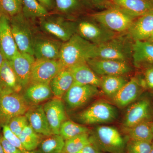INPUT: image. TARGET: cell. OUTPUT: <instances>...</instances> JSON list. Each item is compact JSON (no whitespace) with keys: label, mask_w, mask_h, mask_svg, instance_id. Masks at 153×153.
Returning a JSON list of instances; mask_svg holds the SVG:
<instances>
[{"label":"cell","mask_w":153,"mask_h":153,"mask_svg":"<svg viewBox=\"0 0 153 153\" xmlns=\"http://www.w3.org/2000/svg\"><path fill=\"white\" fill-rule=\"evenodd\" d=\"M97 45L75 34L63 43L59 61L64 68H68L79 63H87L95 57Z\"/></svg>","instance_id":"obj_1"},{"label":"cell","mask_w":153,"mask_h":153,"mask_svg":"<svg viewBox=\"0 0 153 153\" xmlns=\"http://www.w3.org/2000/svg\"><path fill=\"white\" fill-rule=\"evenodd\" d=\"M38 20L44 33L63 43L76 34V22L60 14L50 13Z\"/></svg>","instance_id":"obj_2"},{"label":"cell","mask_w":153,"mask_h":153,"mask_svg":"<svg viewBox=\"0 0 153 153\" xmlns=\"http://www.w3.org/2000/svg\"><path fill=\"white\" fill-rule=\"evenodd\" d=\"M87 16L115 33L127 32L134 20L136 19L113 7L88 13Z\"/></svg>","instance_id":"obj_3"},{"label":"cell","mask_w":153,"mask_h":153,"mask_svg":"<svg viewBox=\"0 0 153 153\" xmlns=\"http://www.w3.org/2000/svg\"><path fill=\"white\" fill-rule=\"evenodd\" d=\"M91 138L92 143L102 152L126 153L125 141L117 129L114 127H97Z\"/></svg>","instance_id":"obj_4"},{"label":"cell","mask_w":153,"mask_h":153,"mask_svg":"<svg viewBox=\"0 0 153 153\" xmlns=\"http://www.w3.org/2000/svg\"><path fill=\"white\" fill-rule=\"evenodd\" d=\"M117 110L114 106L104 101L93 103L76 116L82 125H91L110 123L117 118Z\"/></svg>","instance_id":"obj_5"},{"label":"cell","mask_w":153,"mask_h":153,"mask_svg":"<svg viewBox=\"0 0 153 153\" xmlns=\"http://www.w3.org/2000/svg\"><path fill=\"white\" fill-rule=\"evenodd\" d=\"M132 44L124 37L116 36L97 45L95 58L128 62L132 58Z\"/></svg>","instance_id":"obj_6"},{"label":"cell","mask_w":153,"mask_h":153,"mask_svg":"<svg viewBox=\"0 0 153 153\" xmlns=\"http://www.w3.org/2000/svg\"><path fill=\"white\" fill-rule=\"evenodd\" d=\"M11 30L19 51L33 55L34 34L31 21L22 13L10 19ZM34 56V55H33Z\"/></svg>","instance_id":"obj_7"},{"label":"cell","mask_w":153,"mask_h":153,"mask_svg":"<svg viewBox=\"0 0 153 153\" xmlns=\"http://www.w3.org/2000/svg\"><path fill=\"white\" fill-rule=\"evenodd\" d=\"M30 107L21 92L0 95V126L7 125L16 117L25 114Z\"/></svg>","instance_id":"obj_8"},{"label":"cell","mask_w":153,"mask_h":153,"mask_svg":"<svg viewBox=\"0 0 153 153\" xmlns=\"http://www.w3.org/2000/svg\"><path fill=\"white\" fill-rule=\"evenodd\" d=\"M76 22V34L95 45L103 44L116 36V33L107 29L89 17Z\"/></svg>","instance_id":"obj_9"},{"label":"cell","mask_w":153,"mask_h":153,"mask_svg":"<svg viewBox=\"0 0 153 153\" xmlns=\"http://www.w3.org/2000/svg\"><path fill=\"white\" fill-rule=\"evenodd\" d=\"M63 42L49 35L35 33L33 55L36 59L58 60Z\"/></svg>","instance_id":"obj_10"},{"label":"cell","mask_w":153,"mask_h":153,"mask_svg":"<svg viewBox=\"0 0 153 153\" xmlns=\"http://www.w3.org/2000/svg\"><path fill=\"white\" fill-rule=\"evenodd\" d=\"M98 87L94 85L74 83L63 98L71 109L85 106L99 94Z\"/></svg>","instance_id":"obj_11"},{"label":"cell","mask_w":153,"mask_h":153,"mask_svg":"<svg viewBox=\"0 0 153 153\" xmlns=\"http://www.w3.org/2000/svg\"><path fill=\"white\" fill-rule=\"evenodd\" d=\"M87 63L99 76H123L132 70L131 66L127 61L94 58L88 60Z\"/></svg>","instance_id":"obj_12"},{"label":"cell","mask_w":153,"mask_h":153,"mask_svg":"<svg viewBox=\"0 0 153 153\" xmlns=\"http://www.w3.org/2000/svg\"><path fill=\"white\" fill-rule=\"evenodd\" d=\"M64 68L59 60L36 59L31 71L30 83H50Z\"/></svg>","instance_id":"obj_13"},{"label":"cell","mask_w":153,"mask_h":153,"mask_svg":"<svg viewBox=\"0 0 153 153\" xmlns=\"http://www.w3.org/2000/svg\"><path fill=\"white\" fill-rule=\"evenodd\" d=\"M43 108L52 133L59 134L61 125L67 120L63 101L61 99L55 97L44 103Z\"/></svg>","instance_id":"obj_14"},{"label":"cell","mask_w":153,"mask_h":153,"mask_svg":"<svg viewBox=\"0 0 153 153\" xmlns=\"http://www.w3.org/2000/svg\"><path fill=\"white\" fill-rule=\"evenodd\" d=\"M35 60L33 55L19 52L10 61L23 89L30 83L32 67Z\"/></svg>","instance_id":"obj_15"},{"label":"cell","mask_w":153,"mask_h":153,"mask_svg":"<svg viewBox=\"0 0 153 153\" xmlns=\"http://www.w3.org/2000/svg\"><path fill=\"white\" fill-rule=\"evenodd\" d=\"M0 50L6 60H12L19 52L11 30L10 19L0 17Z\"/></svg>","instance_id":"obj_16"},{"label":"cell","mask_w":153,"mask_h":153,"mask_svg":"<svg viewBox=\"0 0 153 153\" xmlns=\"http://www.w3.org/2000/svg\"><path fill=\"white\" fill-rule=\"evenodd\" d=\"M141 82L136 77H132L112 97L115 105L123 108L134 102L142 90Z\"/></svg>","instance_id":"obj_17"},{"label":"cell","mask_w":153,"mask_h":153,"mask_svg":"<svg viewBox=\"0 0 153 153\" xmlns=\"http://www.w3.org/2000/svg\"><path fill=\"white\" fill-rule=\"evenodd\" d=\"M127 33L134 41L149 40L153 34V11L135 19Z\"/></svg>","instance_id":"obj_18"},{"label":"cell","mask_w":153,"mask_h":153,"mask_svg":"<svg viewBox=\"0 0 153 153\" xmlns=\"http://www.w3.org/2000/svg\"><path fill=\"white\" fill-rule=\"evenodd\" d=\"M110 7L123 11L135 18L153 11V3L150 0H108Z\"/></svg>","instance_id":"obj_19"},{"label":"cell","mask_w":153,"mask_h":153,"mask_svg":"<svg viewBox=\"0 0 153 153\" xmlns=\"http://www.w3.org/2000/svg\"><path fill=\"white\" fill-rule=\"evenodd\" d=\"M150 116V103L143 99L132 104L128 108L123 121L124 127L129 128L148 121Z\"/></svg>","instance_id":"obj_20"},{"label":"cell","mask_w":153,"mask_h":153,"mask_svg":"<svg viewBox=\"0 0 153 153\" xmlns=\"http://www.w3.org/2000/svg\"><path fill=\"white\" fill-rule=\"evenodd\" d=\"M23 89L10 62L5 59L0 68V95L20 93Z\"/></svg>","instance_id":"obj_21"},{"label":"cell","mask_w":153,"mask_h":153,"mask_svg":"<svg viewBox=\"0 0 153 153\" xmlns=\"http://www.w3.org/2000/svg\"><path fill=\"white\" fill-rule=\"evenodd\" d=\"M25 115L27 118L29 124L37 133L46 137L53 134L43 105L40 104L30 106Z\"/></svg>","instance_id":"obj_22"},{"label":"cell","mask_w":153,"mask_h":153,"mask_svg":"<svg viewBox=\"0 0 153 153\" xmlns=\"http://www.w3.org/2000/svg\"><path fill=\"white\" fill-rule=\"evenodd\" d=\"M30 106L38 105L54 96L49 83H30L23 94Z\"/></svg>","instance_id":"obj_23"},{"label":"cell","mask_w":153,"mask_h":153,"mask_svg":"<svg viewBox=\"0 0 153 153\" xmlns=\"http://www.w3.org/2000/svg\"><path fill=\"white\" fill-rule=\"evenodd\" d=\"M132 58L135 66H153V44L148 41H134Z\"/></svg>","instance_id":"obj_24"},{"label":"cell","mask_w":153,"mask_h":153,"mask_svg":"<svg viewBox=\"0 0 153 153\" xmlns=\"http://www.w3.org/2000/svg\"><path fill=\"white\" fill-rule=\"evenodd\" d=\"M55 8L54 12L72 19L86 13L88 9L82 0H54Z\"/></svg>","instance_id":"obj_25"},{"label":"cell","mask_w":153,"mask_h":153,"mask_svg":"<svg viewBox=\"0 0 153 153\" xmlns=\"http://www.w3.org/2000/svg\"><path fill=\"white\" fill-rule=\"evenodd\" d=\"M68 69L74 78V83L93 85L100 88L101 78L92 70L87 63H79Z\"/></svg>","instance_id":"obj_26"},{"label":"cell","mask_w":153,"mask_h":153,"mask_svg":"<svg viewBox=\"0 0 153 153\" xmlns=\"http://www.w3.org/2000/svg\"><path fill=\"white\" fill-rule=\"evenodd\" d=\"M74 82L71 71L68 68H64L52 79L49 85L55 97L62 99Z\"/></svg>","instance_id":"obj_27"},{"label":"cell","mask_w":153,"mask_h":153,"mask_svg":"<svg viewBox=\"0 0 153 153\" xmlns=\"http://www.w3.org/2000/svg\"><path fill=\"white\" fill-rule=\"evenodd\" d=\"M124 132L129 140L152 143L153 134L151 123L144 122L129 128H124Z\"/></svg>","instance_id":"obj_28"},{"label":"cell","mask_w":153,"mask_h":153,"mask_svg":"<svg viewBox=\"0 0 153 153\" xmlns=\"http://www.w3.org/2000/svg\"><path fill=\"white\" fill-rule=\"evenodd\" d=\"M100 78V88L105 94L111 98L128 82L123 76L109 75L102 76Z\"/></svg>","instance_id":"obj_29"},{"label":"cell","mask_w":153,"mask_h":153,"mask_svg":"<svg viewBox=\"0 0 153 153\" xmlns=\"http://www.w3.org/2000/svg\"><path fill=\"white\" fill-rule=\"evenodd\" d=\"M22 13L30 21L46 16L50 13L37 0H22Z\"/></svg>","instance_id":"obj_30"},{"label":"cell","mask_w":153,"mask_h":153,"mask_svg":"<svg viewBox=\"0 0 153 153\" xmlns=\"http://www.w3.org/2000/svg\"><path fill=\"white\" fill-rule=\"evenodd\" d=\"M65 140L60 134L47 136L40 144V153H63Z\"/></svg>","instance_id":"obj_31"},{"label":"cell","mask_w":153,"mask_h":153,"mask_svg":"<svg viewBox=\"0 0 153 153\" xmlns=\"http://www.w3.org/2000/svg\"><path fill=\"white\" fill-rule=\"evenodd\" d=\"M92 143L88 133L81 134L65 140L63 153H76Z\"/></svg>","instance_id":"obj_32"},{"label":"cell","mask_w":153,"mask_h":153,"mask_svg":"<svg viewBox=\"0 0 153 153\" xmlns=\"http://www.w3.org/2000/svg\"><path fill=\"white\" fill-rule=\"evenodd\" d=\"M19 137L23 146L27 151L34 150L41 143L39 134L36 132L30 124L25 127Z\"/></svg>","instance_id":"obj_33"},{"label":"cell","mask_w":153,"mask_h":153,"mask_svg":"<svg viewBox=\"0 0 153 153\" xmlns=\"http://www.w3.org/2000/svg\"><path fill=\"white\" fill-rule=\"evenodd\" d=\"M89 128L82 125L75 123L71 120H66L60 126L59 134L65 140L81 134L88 133Z\"/></svg>","instance_id":"obj_34"},{"label":"cell","mask_w":153,"mask_h":153,"mask_svg":"<svg viewBox=\"0 0 153 153\" xmlns=\"http://www.w3.org/2000/svg\"><path fill=\"white\" fill-rule=\"evenodd\" d=\"M22 0H0L1 15L10 19L22 13Z\"/></svg>","instance_id":"obj_35"},{"label":"cell","mask_w":153,"mask_h":153,"mask_svg":"<svg viewBox=\"0 0 153 153\" xmlns=\"http://www.w3.org/2000/svg\"><path fill=\"white\" fill-rule=\"evenodd\" d=\"M152 143L129 140L126 144V153H149Z\"/></svg>","instance_id":"obj_36"},{"label":"cell","mask_w":153,"mask_h":153,"mask_svg":"<svg viewBox=\"0 0 153 153\" xmlns=\"http://www.w3.org/2000/svg\"><path fill=\"white\" fill-rule=\"evenodd\" d=\"M29 124L27 118L25 114L14 117L10 121L7 126L11 131L19 137L25 127Z\"/></svg>","instance_id":"obj_37"},{"label":"cell","mask_w":153,"mask_h":153,"mask_svg":"<svg viewBox=\"0 0 153 153\" xmlns=\"http://www.w3.org/2000/svg\"><path fill=\"white\" fill-rule=\"evenodd\" d=\"M2 128L3 136L6 140H7L9 142L13 145L14 146L18 148L22 152V153H26L27 152V151L26 150L23 146L19 137L17 136L11 131L8 126L7 125L3 126Z\"/></svg>","instance_id":"obj_38"},{"label":"cell","mask_w":153,"mask_h":153,"mask_svg":"<svg viewBox=\"0 0 153 153\" xmlns=\"http://www.w3.org/2000/svg\"><path fill=\"white\" fill-rule=\"evenodd\" d=\"M88 10L97 9L101 10L109 7L108 0H82Z\"/></svg>","instance_id":"obj_39"},{"label":"cell","mask_w":153,"mask_h":153,"mask_svg":"<svg viewBox=\"0 0 153 153\" xmlns=\"http://www.w3.org/2000/svg\"><path fill=\"white\" fill-rule=\"evenodd\" d=\"M0 142L2 146L4 153H22L20 150L14 146L1 134H0Z\"/></svg>","instance_id":"obj_40"},{"label":"cell","mask_w":153,"mask_h":153,"mask_svg":"<svg viewBox=\"0 0 153 153\" xmlns=\"http://www.w3.org/2000/svg\"><path fill=\"white\" fill-rule=\"evenodd\" d=\"M144 82L148 88L153 89V66H147L144 72Z\"/></svg>","instance_id":"obj_41"},{"label":"cell","mask_w":153,"mask_h":153,"mask_svg":"<svg viewBox=\"0 0 153 153\" xmlns=\"http://www.w3.org/2000/svg\"><path fill=\"white\" fill-rule=\"evenodd\" d=\"M76 153H103L97 147L91 143L90 144L85 146L81 150Z\"/></svg>","instance_id":"obj_42"},{"label":"cell","mask_w":153,"mask_h":153,"mask_svg":"<svg viewBox=\"0 0 153 153\" xmlns=\"http://www.w3.org/2000/svg\"><path fill=\"white\" fill-rule=\"evenodd\" d=\"M44 7L49 13H52L55 10V4L54 0H37Z\"/></svg>","instance_id":"obj_43"},{"label":"cell","mask_w":153,"mask_h":153,"mask_svg":"<svg viewBox=\"0 0 153 153\" xmlns=\"http://www.w3.org/2000/svg\"><path fill=\"white\" fill-rule=\"evenodd\" d=\"M4 57L3 56L2 53L1 52V50H0V68H1V66L2 65L3 62H4L5 60Z\"/></svg>","instance_id":"obj_44"},{"label":"cell","mask_w":153,"mask_h":153,"mask_svg":"<svg viewBox=\"0 0 153 153\" xmlns=\"http://www.w3.org/2000/svg\"><path fill=\"white\" fill-rule=\"evenodd\" d=\"M0 153H4L2 146L1 144V142H0Z\"/></svg>","instance_id":"obj_45"},{"label":"cell","mask_w":153,"mask_h":153,"mask_svg":"<svg viewBox=\"0 0 153 153\" xmlns=\"http://www.w3.org/2000/svg\"><path fill=\"white\" fill-rule=\"evenodd\" d=\"M149 153H153V141L152 143V148H151V151Z\"/></svg>","instance_id":"obj_46"},{"label":"cell","mask_w":153,"mask_h":153,"mask_svg":"<svg viewBox=\"0 0 153 153\" xmlns=\"http://www.w3.org/2000/svg\"><path fill=\"white\" fill-rule=\"evenodd\" d=\"M148 41H150V42H152V43L153 44V37L149 38V40H148Z\"/></svg>","instance_id":"obj_47"},{"label":"cell","mask_w":153,"mask_h":153,"mask_svg":"<svg viewBox=\"0 0 153 153\" xmlns=\"http://www.w3.org/2000/svg\"><path fill=\"white\" fill-rule=\"evenodd\" d=\"M151 128H152V131L153 134V123H151Z\"/></svg>","instance_id":"obj_48"},{"label":"cell","mask_w":153,"mask_h":153,"mask_svg":"<svg viewBox=\"0 0 153 153\" xmlns=\"http://www.w3.org/2000/svg\"><path fill=\"white\" fill-rule=\"evenodd\" d=\"M26 153H35L34 152H33V151H28Z\"/></svg>","instance_id":"obj_49"},{"label":"cell","mask_w":153,"mask_h":153,"mask_svg":"<svg viewBox=\"0 0 153 153\" xmlns=\"http://www.w3.org/2000/svg\"><path fill=\"white\" fill-rule=\"evenodd\" d=\"M150 1H151L153 3V0H150Z\"/></svg>","instance_id":"obj_50"},{"label":"cell","mask_w":153,"mask_h":153,"mask_svg":"<svg viewBox=\"0 0 153 153\" xmlns=\"http://www.w3.org/2000/svg\"><path fill=\"white\" fill-rule=\"evenodd\" d=\"M1 13H0V17H1Z\"/></svg>","instance_id":"obj_51"},{"label":"cell","mask_w":153,"mask_h":153,"mask_svg":"<svg viewBox=\"0 0 153 153\" xmlns=\"http://www.w3.org/2000/svg\"><path fill=\"white\" fill-rule=\"evenodd\" d=\"M152 37H153V34L152 36V37H151V38H152Z\"/></svg>","instance_id":"obj_52"}]
</instances>
